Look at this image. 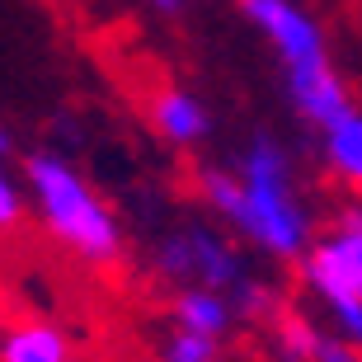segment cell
<instances>
[{
	"label": "cell",
	"mask_w": 362,
	"mask_h": 362,
	"mask_svg": "<svg viewBox=\"0 0 362 362\" xmlns=\"http://www.w3.org/2000/svg\"><path fill=\"white\" fill-rule=\"evenodd\" d=\"M193 184H198V198L259 255L278 264H292V259L301 264L315 245V221L296 188V160L273 132L250 136L235 170L202 165Z\"/></svg>",
	"instance_id": "cell-1"
},
{
	"label": "cell",
	"mask_w": 362,
	"mask_h": 362,
	"mask_svg": "<svg viewBox=\"0 0 362 362\" xmlns=\"http://www.w3.org/2000/svg\"><path fill=\"white\" fill-rule=\"evenodd\" d=\"M240 14L273 47L282 66V85H287V104L306 127L329 132L339 118H349L358 108L349 81L329 62V38H325L320 19L306 5H296V0H240Z\"/></svg>",
	"instance_id": "cell-2"
},
{
	"label": "cell",
	"mask_w": 362,
	"mask_h": 362,
	"mask_svg": "<svg viewBox=\"0 0 362 362\" xmlns=\"http://www.w3.org/2000/svg\"><path fill=\"white\" fill-rule=\"evenodd\" d=\"M24 188L33 202L38 226L52 235L66 255L90 269H108L122 259V221L94 184L62 156V151H33L24 160Z\"/></svg>",
	"instance_id": "cell-3"
},
{
	"label": "cell",
	"mask_w": 362,
	"mask_h": 362,
	"mask_svg": "<svg viewBox=\"0 0 362 362\" xmlns=\"http://www.w3.org/2000/svg\"><path fill=\"white\" fill-rule=\"evenodd\" d=\"M296 269L306 292L329 310L334 334L362 349V198H349L339 207L334 226L315 235Z\"/></svg>",
	"instance_id": "cell-4"
},
{
	"label": "cell",
	"mask_w": 362,
	"mask_h": 362,
	"mask_svg": "<svg viewBox=\"0 0 362 362\" xmlns=\"http://www.w3.org/2000/svg\"><path fill=\"white\" fill-rule=\"evenodd\" d=\"M151 269L156 278L179 282V287H216V292H235L245 278H255L245 264L240 245L230 240L226 230L207 226V221H188L179 230H165L160 240L151 245Z\"/></svg>",
	"instance_id": "cell-5"
},
{
	"label": "cell",
	"mask_w": 362,
	"mask_h": 362,
	"mask_svg": "<svg viewBox=\"0 0 362 362\" xmlns=\"http://www.w3.org/2000/svg\"><path fill=\"white\" fill-rule=\"evenodd\" d=\"M146 118H151V127L179 151H193L212 136V108L202 104L193 90H184V85H160V90L146 99Z\"/></svg>",
	"instance_id": "cell-6"
},
{
	"label": "cell",
	"mask_w": 362,
	"mask_h": 362,
	"mask_svg": "<svg viewBox=\"0 0 362 362\" xmlns=\"http://www.w3.org/2000/svg\"><path fill=\"white\" fill-rule=\"evenodd\" d=\"M76 358V344L57 320H42V315H24V320H10L5 339H0V362H71Z\"/></svg>",
	"instance_id": "cell-7"
},
{
	"label": "cell",
	"mask_w": 362,
	"mask_h": 362,
	"mask_svg": "<svg viewBox=\"0 0 362 362\" xmlns=\"http://www.w3.org/2000/svg\"><path fill=\"white\" fill-rule=\"evenodd\" d=\"M170 310H175V329H188V334H202V339H226V329L240 320L226 292L198 287V282L193 287H179Z\"/></svg>",
	"instance_id": "cell-8"
},
{
	"label": "cell",
	"mask_w": 362,
	"mask_h": 362,
	"mask_svg": "<svg viewBox=\"0 0 362 362\" xmlns=\"http://www.w3.org/2000/svg\"><path fill=\"white\" fill-rule=\"evenodd\" d=\"M320 165L349 188V198H362V108L320 132Z\"/></svg>",
	"instance_id": "cell-9"
},
{
	"label": "cell",
	"mask_w": 362,
	"mask_h": 362,
	"mask_svg": "<svg viewBox=\"0 0 362 362\" xmlns=\"http://www.w3.org/2000/svg\"><path fill=\"white\" fill-rule=\"evenodd\" d=\"M320 344H325V334L301 310H278V325H273L278 362H320Z\"/></svg>",
	"instance_id": "cell-10"
},
{
	"label": "cell",
	"mask_w": 362,
	"mask_h": 362,
	"mask_svg": "<svg viewBox=\"0 0 362 362\" xmlns=\"http://www.w3.org/2000/svg\"><path fill=\"white\" fill-rule=\"evenodd\" d=\"M216 358H221V339H202L188 329H175L160 344V362H216Z\"/></svg>",
	"instance_id": "cell-11"
},
{
	"label": "cell",
	"mask_w": 362,
	"mask_h": 362,
	"mask_svg": "<svg viewBox=\"0 0 362 362\" xmlns=\"http://www.w3.org/2000/svg\"><path fill=\"white\" fill-rule=\"evenodd\" d=\"M230 306H235L240 320H264V315L278 310V292H273V282H264V278H245L240 287L230 292Z\"/></svg>",
	"instance_id": "cell-12"
},
{
	"label": "cell",
	"mask_w": 362,
	"mask_h": 362,
	"mask_svg": "<svg viewBox=\"0 0 362 362\" xmlns=\"http://www.w3.org/2000/svg\"><path fill=\"white\" fill-rule=\"evenodd\" d=\"M24 207H33V202H28V193H24V184L5 170V175H0V230H5V235H19Z\"/></svg>",
	"instance_id": "cell-13"
},
{
	"label": "cell",
	"mask_w": 362,
	"mask_h": 362,
	"mask_svg": "<svg viewBox=\"0 0 362 362\" xmlns=\"http://www.w3.org/2000/svg\"><path fill=\"white\" fill-rule=\"evenodd\" d=\"M320 362H362V349H358V344H349V339H339V334H325Z\"/></svg>",
	"instance_id": "cell-14"
},
{
	"label": "cell",
	"mask_w": 362,
	"mask_h": 362,
	"mask_svg": "<svg viewBox=\"0 0 362 362\" xmlns=\"http://www.w3.org/2000/svg\"><path fill=\"white\" fill-rule=\"evenodd\" d=\"M146 5L156 14H179V10H184V0H146Z\"/></svg>",
	"instance_id": "cell-15"
},
{
	"label": "cell",
	"mask_w": 362,
	"mask_h": 362,
	"mask_svg": "<svg viewBox=\"0 0 362 362\" xmlns=\"http://www.w3.org/2000/svg\"><path fill=\"white\" fill-rule=\"evenodd\" d=\"M0 156L14 160V132H10V127H0Z\"/></svg>",
	"instance_id": "cell-16"
}]
</instances>
